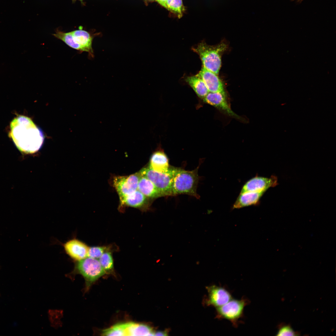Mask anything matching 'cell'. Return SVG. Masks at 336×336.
<instances>
[{
  "instance_id": "cell-15",
  "label": "cell",
  "mask_w": 336,
  "mask_h": 336,
  "mask_svg": "<svg viewBox=\"0 0 336 336\" xmlns=\"http://www.w3.org/2000/svg\"><path fill=\"white\" fill-rule=\"evenodd\" d=\"M148 166L154 171L163 173H169L172 167L169 165L167 156L162 150L157 151L152 154Z\"/></svg>"
},
{
  "instance_id": "cell-13",
  "label": "cell",
  "mask_w": 336,
  "mask_h": 336,
  "mask_svg": "<svg viewBox=\"0 0 336 336\" xmlns=\"http://www.w3.org/2000/svg\"><path fill=\"white\" fill-rule=\"evenodd\" d=\"M71 32L76 46V50L80 52L83 51L88 52L90 56L93 57L92 46L93 37L90 34L85 30L80 29Z\"/></svg>"
},
{
  "instance_id": "cell-12",
  "label": "cell",
  "mask_w": 336,
  "mask_h": 336,
  "mask_svg": "<svg viewBox=\"0 0 336 336\" xmlns=\"http://www.w3.org/2000/svg\"><path fill=\"white\" fill-rule=\"evenodd\" d=\"M277 182V179L274 176L270 178L255 176L245 184L240 193L247 192L264 193L270 187L275 186Z\"/></svg>"
},
{
  "instance_id": "cell-20",
  "label": "cell",
  "mask_w": 336,
  "mask_h": 336,
  "mask_svg": "<svg viewBox=\"0 0 336 336\" xmlns=\"http://www.w3.org/2000/svg\"><path fill=\"white\" fill-rule=\"evenodd\" d=\"M98 259L106 273H114L113 259L112 252H105Z\"/></svg>"
},
{
  "instance_id": "cell-28",
  "label": "cell",
  "mask_w": 336,
  "mask_h": 336,
  "mask_svg": "<svg viewBox=\"0 0 336 336\" xmlns=\"http://www.w3.org/2000/svg\"><path fill=\"white\" fill-rule=\"evenodd\" d=\"M148 0L152 1H153L154 0Z\"/></svg>"
},
{
  "instance_id": "cell-4",
  "label": "cell",
  "mask_w": 336,
  "mask_h": 336,
  "mask_svg": "<svg viewBox=\"0 0 336 336\" xmlns=\"http://www.w3.org/2000/svg\"><path fill=\"white\" fill-rule=\"evenodd\" d=\"M75 262L72 273L80 274L84 278L86 291L93 283L106 274L98 259L87 257Z\"/></svg>"
},
{
  "instance_id": "cell-1",
  "label": "cell",
  "mask_w": 336,
  "mask_h": 336,
  "mask_svg": "<svg viewBox=\"0 0 336 336\" xmlns=\"http://www.w3.org/2000/svg\"><path fill=\"white\" fill-rule=\"evenodd\" d=\"M10 129L9 136L21 152L34 153L42 147L43 133L29 117L20 115L15 118L10 123Z\"/></svg>"
},
{
  "instance_id": "cell-9",
  "label": "cell",
  "mask_w": 336,
  "mask_h": 336,
  "mask_svg": "<svg viewBox=\"0 0 336 336\" xmlns=\"http://www.w3.org/2000/svg\"><path fill=\"white\" fill-rule=\"evenodd\" d=\"M203 100L205 103L214 106L227 115L241 120H243L242 117L232 110L227 101L226 94L209 92Z\"/></svg>"
},
{
  "instance_id": "cell-16",
  "label": "cell",
  "mask_w": 336,
  "mask_h": 336,
  "mask_svg": "<svg viewBox=\"0 0 336 336\" xmlns=\"http://www.w3.org/2000/svg\"><path fill=\"white\" fill-rule=\"evenodd\" d=\"M138 190L152 200L164 197L150 180L141 175L138 181Z\"/></svg>"
},
{
  "instance_id": "cell-11",
  "label": "cell",
  "mask_w": 336,
  "mask_h": 336,
  "mask_svg": "<svg viewBox=\"0 0 336 336\" xmlns=\"http://www.w3.org/2000/svg\"><path fill=\"white\" fill-rule=\"evenodd\" d=\"M152 200L137 189L126 196L120 203L119 209L122 211L123 208L127 206L137 208L142 211H146L150 209Z\"/></svg>"
},
{
  "instance_id": "cell-22",
  "label": "cell",
  "mask_w": 336,
  "mask_h": 336,
  "mask_svg": "<svg viewBox=\"0 0 336 336\" xmlns=\"http://www.w3.org/2000/svg\"><path fill=\"white\" fill-rule=\"evenodd\" d=\"M102 335L126 336L125 323L115 324L103 330Z\"/></svg>"
},
{
  "instance_id": "cell-24",
  "label": "cell",
  "mask_w": 336,
  "mask_h": 336,
  "mask_svg": "<svg viewBox=\"0 0 336 336\" xmlns=\"http://www.w3.org/2000/svg\"><path fill=\"white\" fill-rule=\"evenodd\" d=\"M298 333L295 332L289 325L281 326L277 333V336L298 335Z\"/></svg>"
},
{
  "instance_id": "cell-5",
  "label": "cell",
  "mask_w": 336,
  "mask_h": 336,
  "mask_svg": "<svg viewBox=\"0 0 336 336\" xmlns=\"http://www.w3.org/2000/svg\"><path fill=\"white\" fill-rule=\"evenodd\" d=\"M249 302L248 300L244 298L239 300L232 298L225 305L216 308V317L219 319L227 320L236 327L239 320L243 315L244 308Z\"/></svg>"
},
{
  "instance_id": "cell-7",
  "label": "cell",
  "mask_w": 336,
  "mask_h": 336,
  "mask_svg": "<svg viewBox=\"0 0 336 336\" xmlns=\"http://www.w3.org/2000/svg\"><path fill=\"white\" fill-rule=\"evenodd\" d=\"M141 174L139 172L128 176H114L112 180L113 187L117 191L120 203L125 198L138 189Z\"/></svg>"
},
{
  "instance_id": "cell-21",
  "label": "cell",
  "mask_w": 336,
  "mask_h": 336,
  "mask_svg": "<svg viewBox=\"0 0 336 336\" xmlns=\"http://www.w3.org/2000/svg\"><path fill=\"white\" fill-rule=\"evenodd\" d=\"M181 17L184 11L182 0H167L163 6Z\"/></svg>"
},
{
  "instance_id": "cell-8",
  "label": "cell",
  "mask_w": 336,
  "mask_h": 336,
  "mask_svg": "<svg viewBox=\"0 0 336 336\" xmlns=\"http://www.w3.org/2000/svg\"><path fill=\"white\" fill-rule=\"evenodd\" d=\"M208 297L205 301L207 306L216 308L225 305L231 299V293L224 287L212 285L207 287Z\"/></svg>"
},
{
  "instance_id": "cell-17",
  "label": "cell",
  "mask_w": 336,
  "mask_h": 336,
  "mask_svg": "<svg viewBox=\"0 0 336 336\" xmlns=\"http://www.w3.org/2000/svg\"><path fill=\"white\" fill-rule=\"evenodd\" d=\"M264 192H247L240 193L233 204V209L240 208L245 207L256 205Z\"/></svg>"
},
{
  "instance_id": "cell-3",
  "label": "cell",
  "mask_w": 336,
  "mask_h": 336,
  "mask_svg": "<svg viewBox=\"0 0 336 336\" xmlns=\"http://www.w3.org/2000/svg\"><path fill=\"white\" fill-rule=\"evenodd\" d=\"M227 48L224 42L211 46L202 42L192 48V50L199 56L203 67L218 75L221 65V56Z\"/></svg>"
},
{
  "instance_id": "cell-27",
  "label": "cell",
  "mask_w": 336,
  "mask_h": 336,
  "mask_svg": "<svg viewBox=\"0 0 336 336\" xmlns=\"http://www.w3.org/2000/svg\"><path fill=\"white\" fill-rule=\"evenodd\" d=\"M292 1H294L295 0H291ZM297 2H301L303 0H296Z\"/></svg>"
},
{
  "instance_id": "cell-2",
  "label": "cell",
  "mask_w": 336,
  "mask_h": 336,
  "mask_svg": "<svg viewBox=\"0 0 336 336\" xmlns=\"http://www.w3.org/2000/svg\"><path fill=\"white\" fill-rule=\"evenodd\" d=\"M199 166L192 170H186L173 167L171 180L172 196L184 194L199 199L197 188L199 180L198 170Z\"/></svg>"
},
{
  "instance_id": "cell-18",
  "label": "cell",
  "mask_w": 336,
  "mask_h": 336,
  "mask_svg": "<svg viewBox=\"0 0 336 336\" xmlns=\"http://www.w3.org/2000/svg\"><path fill=\"white\" fill-rule=\"evenodd\" d=\"M125 324L127 336L154 335L153 329L146 324L132 322Z\"/></svg>"
},
{
  "instance_id": "cell-14",
  "label": "cell",
  "mask_w": 336,
  "mask_h": 336,
  "mask_svg": "<svg viewBox=\"0 0 336 336\" xmlns=\"http://www.w3.org/2000/svg\"><path fill=\"white\" fill-rule=\"evenodd\" d=\"M197 75L203 81L209 92L226 94L223 84L218 75L202 67Z\"/></svg>"
},
{
  "instance_id": "cell-25",
  "label": "cell",
  "mask_w": 336,
  "mask_h": 336,
  "mask_svg": "<svg viewBox=\"0 0 336 336\" xmlns=\"http://www.w3.org/2000/svg\"><path fill=\"white\" fill-rule=\"evenodd\" d=\"M167 331H160L155 332L154 335L157 336H166L167 335Z\"/></svg>"
},
{
  "instance_id": "cell-10",
  "label": "cell",
  "mask_w": 336,
  "mask_h": 336,
  "mask_svg": "<svg viewBox=\"0 0 336 336\" xmlns=\"http://www.w3.org/2000/svg\"><path fill=\"white\" fill-rule=\"evenodd\" d=\"M63 246L66 254L75 262L88 257L89 247L84 242L74 238L63 244Z\"/></svg>"
},
{
  "instance_id": "cell-26",
  "label": "cell",
  "mask_w": 336,
  "mask_h": 336,
  "mask_svg": "<svg viewBox=\"0 0 336 336\" xmlns=\"http://www.w3.org/2000/svg\"><path fill=\"white\" fill-rule=\"evenodd\" d=\"M161 5L164 6L165 3L167 0H156Z\"/></svg>"
},
{
  "instance_id": "cell-23",
  "label": "cell",
  "mask_w": 336,
  "mask_h": 336,
  "mask_svg": "<svg viewBox=\"0 0 336 336\" xmlns=\"http://www.w3.org/2000/svg\"><path fill=\"white\" fill-rule=\"evenodd\" d=\"M112 246H94L89 247L88 257L99 259L105 252L113 251Z\"/></svg>"
},
{
  "instance_id": "cell-19",
  "label": "cell",
  "mask_w": 336,
  "mask_h": 336,
  "mask_svg": "<svg viewBox=\"0 0 336 336\" xmlns=\"http://www.w3.org/2000/svg\"><path fill=\"white\" fill-rule=\"evenodd\" d=\"M185 80L201 98L203 99L209 92L203 81L197 75L187 77Z\"/></svg>"
},
{
  "instance_id": "cell-6",
  "label": "cell",
  "mask_w": 336,
  "mask_h": 336,
  "mask_svg": "<svg viewBox=\"0 0 336 336\" xmlns=\"http://www.w3.org/2000/svg\"><path fill=\"white\" fill-rule=\"evenodd\" d=\"M172 167L169 173L155 171L149 166L144 167L139 171L141 175L150 180L165 197L172 196L171 191Z\"/></svg>"
}]
</instances>
